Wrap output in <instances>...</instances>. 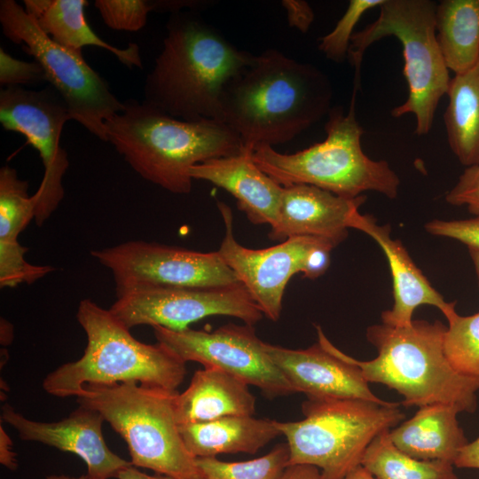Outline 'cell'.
<instances>
[{
    "label": "cell",
    "instance_id": "obj_6",
    "mask_svg": "<svg viewBox=\"0 0 479 479\" xmlns=\"http://www.w3.org/2000/svg\"><path fill=\"white\" fill-rule=\"evenodd\" d=\"M353 90L347 114L331 108L325 125L326 137L294 153H281L259 145L251 157L257 167L282 186L309 185L346 198L373 191L394 199L400 180L386 161L369 158L362 149L364 129L356 118Z\"/></svg>",
    "mask_w": 479,
    "mask_h": 479
},
{
    "label": "cell",
    "instance_id": "obj_27",
    "mask_svg": "<svg viewBox=\"0 0 479 479\" xmlns=\"http://www.w3.org/2000/svg\"><path fill=\"white\" fill-rule=\"evenodd\" d=\"M389 430L373 438L362 459L361 466L376 479H459L449 461L418 459L399 450Z\"/></svg>",
    "mask_w": 479,
    "mask_h": 479
},
{
    "label": "cell",
    "instance_id": "obj_38",
    "mask_svg": "<svg viewBox=\"0 0 479 479\" xmlns=\"http://www.w3.org/2000/svg\"><path fill=\"white\" fill-rule=\"evenodd\" d=\"M453 466L459 468L479 469V436L468 442L459 451Z\"/></svg>",
    "mask_w": 479,
    "mask_h": 479
},
{
    "label": "cell",
    "instance_id": "obj_20",
    "mask_svg": "<svg viewBox=\"0 0 479 479\" xmlns=\"http://www.w3.org/2000/svg\"><path fill=\"white\" fill-rule=\"evenodd\" d=\"M251 153L244 148L239 154L210 159L193 166L190 175L230 192L252 224L271 227L279 216L283 186L257 167Z\"/></svg>",
    "mask_w": 479,
    "mask_h": 479
},
{
    "label": "cell",
    "instance_id": "obj_9",
    "mask_svg": "<svg viewBox=\"0 0 479 479\" xmlns=\"http://www.w3.org/2000/svg\"><path fill=\"white\" fill-rule=\"evenodd\" d=\"M400 404H381L362 399L308 397L304 419L276 426L287 438L290 465L318 467L322 479H344L361 465L373 438L405 417Z\"/></svg>",
    "mask_w": 479,
    "mask_h": 479
},
{
    "label": "cell",
    "instance_id": "obj_19",
    "mask_svg": "<svg viewBox=\"0 0 479 479\" xmlns=\"http://www.w3.org/2000/svg\"><path fill=\"white\" fill-rule=\"evenodd\" d=\"M353 229L373 238L389 263L394 304L390 310L381 313L383 324L396 327L409 326L413 321L415 309L420 305L437 308L447 320L456 313L455 302L444 299L415 265L401 241L391 237L389 224L379 225L372 216L358 213Z\"/></svg>",
    "mask_w": 479,
    "mask_h": 479
},
{
    "label": "cell",
    "instance_id": "obj_5",
    "mask_svg": "<svg viewBox=\"0 0 479 479\" xmlns=\"http://www.w3.org/2000/svg\"><path fill=\"white\" fill-rule=\"evenodd\" d=\"M76 318L87 337L83 355L45 376L43 388L48 394L76 397L86 384L126 381L177 390L183 382L186 373L183 360L158 342L137 340L109 310L83 299Z\"/></svg>",
    "mask_w": 479,
    "mask_h": 479
},
{
    "label": "cell",
    "instance_id": "obj_7",
    "mask_svg": "<svg viewBox=\"0 0 479 479\" xmlns=\"http://www.w3.org/2000/svg\"><path fill=\"white\" fill-rule=\"evenodd\" d=\"M177 390L136 381L86 384L79 405L98 412L126 442L132 466L177 479H202L176 420Z\"/></svg>",
    "mask_w": 479,
    "mask_h": 479
},
{
    "label": "cell",
    "instance_id": "obj_21",
    "mask_svg": "<svg viewBox=\"0 0 479 479\" xmlns=\"http://www.w3.org/2000/svg\"><path fill=\"white\" fill-rule=\"evenodd\" d=\"M255 410V399L248 384L215 368L196 371L188 388L175 400L178 426L226 416H253Z\"/></svg>",
    "mask_w": 479,
    "mask_h": 479
},
{
    "label": "cell",
    "instance_id": "obj_45",
    "mask_svg": "<svg viewBox=\"0 0 479 479\" xmlns=\"http://www.w3.org/2000/svg\"><path fill=\"white\" fill-rule=\"evenodd\" d=\"M45 479H99V478H95V477L90 476L89 475H81L78 477H73V476H69L66 475H50L46 476Z\"/></svg>",
    "mask_w": 479,
    "mask_h": 479
},
{
    "label": "cell",
    "instance_id": "obj_25",
    "mask_svg": "<svg viewBox=\"0 0 479 479\" xmlns=\"http://www.w3.org/2000/svg\"><path fill=\"white\" fill-rule=\"evenodd\" d=\"M444 114L447 140L466 167L479 162V61L468 71L454 75Z\"/></svg>",
    "mask_w": 479,
    "mask_h": 479
},
{
    "label": "cell",
    "instance_id": "obj_44",
    "mask_svg": "<svg viewBox=\"0 0 479 479\" xmlns=\"http://www.w3.org/2000/svg\"><path fill=\"white\" fill-rule=\"evenodd\" d=\"M468 251L479 282V249L469 247Z\"/></svg>",
    "mask_w": 479,
    "mask_h": 479
},
{
    "label": "cell",
    "instance_id": "obj_14",
    "mask_svg": "<svg viewBox=\"0 0 479 479\" xmlns=\"http://www.w3.org/2000/svg\"><path fill=\"white\" fill-rule=\"evenodd\" d=\"M90 255L111 271L116 294L143 286L213 287L240 282L217 251L130 240Z\"/></svg>",
    "mask_w": 479,
    "mask_h": 479
},
{
    "label": "cell",
    "instance_id": "obj_10",
    "mask_svg": "<svg viewBox=\"0 0 479 479\" xmlns=\"http://www.w3.org/2000/svg\"><path fill=\"white\" fill-rule=\"evenodd\" d=\"M3 34L43 67L47 82L66 102L72 120L106 142L105 122L123 109L106 81L82 57L44 34L24 7L14 0L0 1Z\"/></svg>",
    "mask_w": 479,
    "mask_h": 479
},
{
    "label": "cell",
    "instance_id": "obj_42",
    "mask_svg": "<svg viewBox=\"0 0 479 479\" xmlns=\"http://www.w3.org/2000/svg\"><path fill=\"white\" fill-rule=\"evenodd\" d=\"M116 478L118 479H177L169 475L155 474L148 475L141 470L138 467L132 465L123 468L119 472Z\"/></svg>",
    "mask_w": 479,
    "mask_h": 479
},
{
    "label": "cell",
    "instance_id": "obj_33",
    "mask_svg": "<svg viewBox=\"0 0 479 479\" xmlns=\"http://www.w3.org/2000/svg\"><path fill=\"white\" fill-rule=\"evenodd\" d=\"M94 5L108 27L129 32L143 28L153 11L147 0H96Z\"/></svg>",
    "mask_w": 479,
    "mask_h": 479
},
{
    "label": "cell",
    "instance_id": "obj_43",
    "mask_svg": "<svg viewBox=\"0 0 479 479\" xmlns=\"http://www.w3.org/2000/svg\"><path fill=\"white\" fill-rule=\"evenodd\" d=\"M344 479H376L361 465L353 469Z\"/></svg>",
    "mask_w": 479,
    "mask_h": 479
},
{
    "label": "cell",
    "instance_id": "obj_8",
    "mask_svg": "<svg viewBox=\"0 0 479 479\" xmlns=\"http://www.w3.org/2000/svg\"><path fill=\"white\" fill-rule=\"evenodd\" d=\"M379 9L378 18L351 38L348 59L355 70L354 88L360 86L361 63L366 49L384 37H397L403 48L408 97L392 109L391 115L398 118L412 114L415 133L426 135L452 79L436 39V4L430 0H384Z\"/></svg>",
    "mask_w": 479,
    "mask_h": 479
},
{
    "label": "cell",
    "instance_id": "obj_2",
    "mask_svg": "<svg viewBox=\"0 0 479 479\" xmlns=\"http://www.w3.org/2000/svg\"><path fill=\"white\" fill-rule=\"evenodd\" d=\"M166 27L143 101L180 120L219 121L224 86L255 55L237 48L193 12L172 13Z\"/></svg>",
    "mask_w": 479,
    "mask_h": 479
},
{
    "label": "cell",
    "instance_id": "obj_41",
    "mask_svg": "<svg viewBox=\"0 0 479 479\" xmlns=\"http://www.w3.org/2000/svg\"><path fill=\"white\" fill-rule=\"evenodd\" d=\"M203 2L184 1V0H153L152 4L155 12H171L172 13L181 12V9L189 7L191 9L202 5Z\"/></svg>",
    "mask_w": 479,
    "mask_h": 479
},
{
    "label": "cell",
    "instance_id": "obj_37",
    "mask_svg": "<svg viewBox=\"0 0 479 479\" xmlns=\"http://www.w3.org/2000/svg\"><path fill=\"white\" fill-rule=\"evenodd\" d=\"M282 5L287 11L289 26L302 33L307 32L314 20V12L310 4L305 1L285 0Z\"/></svg>",
    "mask_w": 479,
    "mask_h": 479
},
{
    "label": "cell",
    "instance_id": "obj_34",
    "mask_svg": "<svg viewBox=\"0 0 479 479\" xmlns=\"http://www.w3.org/2000/svg\"><path fill=\"white\" fill-rule=\"evenodd\" d=\"M47 82L41 65L34 61H24L10 55L0 47V83L7 86H21Z\"/></svg>",
    "mask_w": 479,
    "mask_h": 479
},
{
    "label": "cell",
    "instance_id": "obj_29",
    "mask_svg": "<svg viewBox=\"0 0 479 479\" xmlns=\"http://www.w3.org/2000/svg\"><path fill=\"white\" fill-rule=\"evenodd\" d=\"M289 459L288 445L282 443L250 460L226 462L216 458H196L195 461L202 479H279Z\"/></svg>",
    "mask_w": 479,
    "mask_h": 479
},
{
    "label": "cell",
    "instance_id": "obj_35",
    "mask_svg": "<svg viewBox=\"0 0 479 479\" xmlns=\"http://www.w3.org/2000/svg\"><path fill=\"white\" fill-rule=\"evenodd\" d=\"M425 230L434 236L458 240L467 248L479 249V216L462 220L434 219L425 224Z\"/></svg>",
    "mask_w": 479,
    "mask_h": 479
},
{
    "label": "cell",
    "instance_id": "obj_13",
    "mask_svg": "<svg viewBox=\"0 0 479 479\" xmlns=\"http://www.w3.org/2000/svg\"><path fill=\"white\" fill-rule=\"evenodd\" d=\"M109 310L129 329L145 325L176 331L216 315L254 326L263 315L241 282L213 287H133L117 294Z\"/></svg>",
    "mask_w": 479,
    "mask_h": 479
},
{
    "label": "cell",
    "instance_id": "obj_22",
    "mask_svg": "<svg viewBox=\"0 0 479 479\" xmlns=\"http://www.w3.org/2000/svg\"><path fill=\"white\" fill-rule=\"evenodd\" d=\"M458 413L457 407L445 404L419 407L411 419L389 430V437L411 457L453 464L468 443L457 420Z\"/></svg>",
    "mask_w": 479,
    "mask_h": 479
},
{
    "label": "cell",
    "instance_id": "obj_40",
    "mask_svg": "<svg viewBox=\"0 0 479 479\" xmlns=\"http://www.w3.org/2000/svg\"><path fill=\"white\" fill-rule=\"evenodd\" d=\"M279 479H322L320 470L310 465H290Z\"/></svg>",
    "mask_w": 479,
    "mask_h": 479
},
{
    "label": "cell",
    "instance_id": "obj_15",
    "mask_svg": "<svg viewBox=\"0 0 479 479\" xmlns=\"http://www.w3.org/2000/svg\"><path fill=\"white\" fill-rule=\"evenodd\" d=\"M152 328L157 342L185 363L193 361L226 372L259 388L269 397L295 392L251 325L227 324L212 332L190 327L178 331L157 326Z\"/></svg>",
    "mask_w": 479,
    "mask_h": 479
},
{
    "label": "cell",
    "instance_id": "obj_17",
    "mask_svg": "<svg viewBox=\"0 0 479 479\" xmlns=\"http://www.w3.org/2000/svg\"><path fill=\"white\" fill-rule=\"evenodd\" d=\"M1 420L12 426L21 440L38 442L80 457L87 466V475L99 479L117 476L132 465L112 452L102 431V415L79 405L67 418L55 422L29 420L12 406L4 404Z\"/></svg>",
    "mask_w": 479,
    "mask_h": 479
},
{
    "label": "cell",
    "instance_id": "obj_24",
    "mask_svg": "<svg viewBox=\"0 0 479 479\" xmlns=\"http://www.w3.org/2000/svg\"><path fill=\"white\" fill-rule=\"evenodd\" d=\"M184 444L193 458L219 454H254L281 435L276 420L253 416H226L179 426Z\"/></svg>",
    "mask_w": 479,
    "mask_h": 479
},
{
    "label": "cell",
    "instance_id": "obj_23",
    "mask_svg": "<svg viewBox=\"0 0 479 479\" xmlns=\"http://www.w3.org/2000/svg\"><path fill=\"white\" fill-rule=\"evenodd\" d=\"M24 9L40 29L59 44L78 51L86 46L105 49L129 68H142L140 48L130 43L117 48L99 37L84 15L86 0H24Z\"/></svg>",
    "mask_w": 479,
    "mask_h": 479
},
{
    "label": "cell",
    "instance_id": "obj_11",
    "mask_svg": "<svg viewBox=\"0 0 479 479\" xmlns=\"http://www.w3.org/2000/svg\"><path fill=\"white\" fill-rule=\"evenodd\" d=\"M217 207L225 229L217 253L263 315L277 321L290 279L297 273L311 279L323 275L329 266L331 251L337 245L322 238L299 236L267 248H247L234 238L231 208L221 201Z\"/></svg>",
    "mask_w": 479,
    "mask_h": 479
},
{
    "label": "cell",
    "instance_id": "obj_18",
    "mask_svg": "<svg viewBox=\"0 0 479 479\" xmlns=\"http://www.w3.org/2000/svg\"><path fill=\"white\" fill-rule=\"evenodd\" d=\"M365 197L346 198L309 185L283 186L276 223L269 238L286 240L311 236L339 245L353 228L359 207Z\"/></svg>",
    "mask_w": 479,
    "mask_h": 479
},
{
    "label": "cell",
    "instance_id": "obj_31",
    "mask_svg": "<svg viewBox=\"0 0 479 479\" xmlns=\"http://www.w3.org/2000/svg\"><path fill=\"white\" fill-rule=\"evenodd\" d=\"M384 0H350L334 29L319 39L318 49L330 60L343 62L349 54L354 27L363 14Z\"/></svg>",
    "mask_w": 479,
    "mask_h": 479
},
{
    "label": "cell",
    "instance_id": "obj_36",
    "mask_svg": "<svg viewBox=\"0 0 479 479\" xmlns=\"http://www.w3.org/2000/svg\"><path fill=\"white\" fill-rule=\"evenodd\" d=\"M445 200L451 205L466 206L470 213L479 216V162L466 167Z\"/></svg>",
    "mask_w": 479,
    "mask_h": 479
},
{
    "label": "cell",
    "instance_id": "obj_12",
    "mask_svg": "<svg viewBox=\"0 0 479 479\" xmlns=\"http://www.w3.org/2000/svg\"><path fill=\"white\" fill-rule=\"evenodd\" d=\"M69 120L72 117L66 102L50 84L41 90L7 86L0 90L3 128L26 137L43 161V177L33 194L38 226L51 216L64 197L62 182L69 161L60 138Z\"/></svg>",
    "mask_w": 479,
    "mask_h": 479
},
{
    "label": "cell",
    "instance_id": "obj_32",
    "mask_svg": "<svg viewBox=\"0 0 479 479\" xmlns=\"http://www.w3.org/2000/svg\"><path fill=\"white\" fill-rule=\"evenodd\" d=\"M27 247L18 241H0V287L32 284L54 271L50 265H35L26 260Z\"/></svg>",
    "mask_w": 479,
    "mask_h": 479
},
{
    "label": "cell",
    "instance_id": "obj_1",
    "mask_svg": "<svg viewBox=\"0 0 479 479\" xmlns=\"http://www.w3.org/2000/svg\"><path fill=\"white\" fill-rule=\"evenodd\" d=\"M333 87L317 67L268 49L224 86L219 121L244 148L286 143L331 110Z\"/></svg>",
    "mask_w": 479,
    "mask_h": 479
},
{
    "label": "cell",
    "instance_id": "obj_3",
    "mask_svg": "<svg viewBox=\"0 0 479 479\" xmlns=\"http://www.w3.org/2000/svg\"><path fill=\"white\" fill-rule=\"evenodd\" d=\"M105 133L140 177L177 194L191 192L193 166L244 149L240 137L218 120L184 121L135 99L123 101V109L106 121Z\"/></svg>",
    "mask_w": 479,
    "mask_h": 479
},
{
    "label": "cell",
    "instance_id": "obj_28",
    "mask_svg": "<svg viewBox=\"0 0 479 479\" xmlns=\"http://www.w3.org/2000/svg\"><path fill=\"white\" fill-rule=\"evenodd\" d=\"M35 217V201L28 194L27 181L15 169H0V241H18L19 235Z\"/></svg>",
    "mask_w": 479,
    "mask_h": 479
},
{
    "label": "cell",
    "instance_id": "obj_4",
    "mask_svg": "<svg viewBox=\"0 0 479 479\" xmlns=\"http://www.w3.org/2000/svg\"><path fill=\"white\" fill-rule=\"evenodd\" d=\"M446 330L438 320H413L406 327L373 325L366 338L377 357L366 361L349 355L347 358L368 383H381L399 393L405 407L445 404L472 413L477 406L479 378L465 376L451 365L444 349Z\"/></svg>",
    "mask_w": 479,
    "mask_h": 479
},
{
    "label": "cell",
    "instance_id": "obj_26",
    "mask_svg": "<svg viewBox=\"0 0 479 479\" xmlns=\"http://www.w3.org/2000/svg\"><path fill=\"white\" fill-rule=\"evenodd\" d=\"M437 43L449 70L463 74L479 61V0H443L436 4Z\"/></svg>",
    "mask_w": 479,
    "mask_h": 479
},
{
    "label": "cell",
    "instance_id": "obj_39",
    "mask_svg": "<svg viewBox=\"0 0 479 479\" xmlns=\"http://www.w3.org/2000/svg\"><path fill=\"white\" fill-rule=\"evenodd\" d=\"M13 444L3 426H0V463L10 470L18 467L16 453L12 449Z\"/></svg>",
    "mask_w": 479,
    "mask_h": 479
},
{
    "label": "cell",
    "instance_id": "obj_16",
    "mask_svg": "<svg viewBox=\"0 0 479 479\" xmlns=\"http://www.w3.org/2000/svg\"><path fill=\"white\" fill-rule=\"evenodd\" d=\"M317 333L318 342L305 349L264 344L267 354L295 392L308 397L392 403L372 392L360 369L326 338L318 326Z\"/></svg>",
    "mask_w": 479,
    "mask_h": 479
},
{
    "label": "cell",
    "instance_id": "obj_30",
    "mask_svg": "<svg viewBox=\"0 0 479 479\" xmlns=\"http://www.w3.org/2000/svg\"><path fill=\"white\" fill-rule=\"evenodd\" d=\"M447 321L444 349L449 363L458 373L479 378V311L470 316L456 312Z\"/></svg>",
    "mask_w": 479,
    "mask_h": 479
}]
</instances>
